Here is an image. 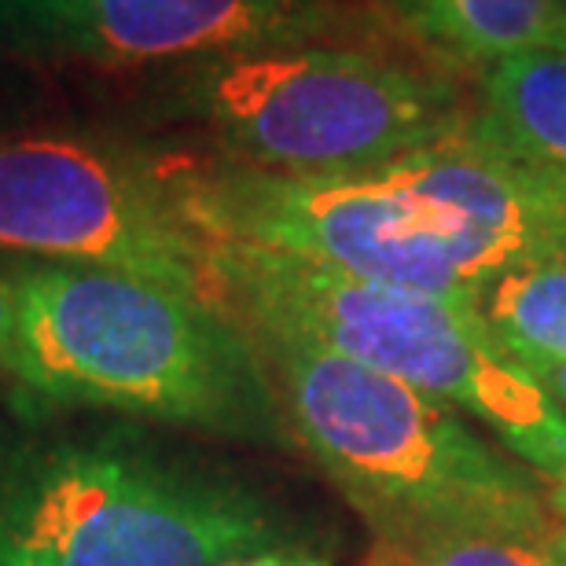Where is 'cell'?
I'll use <instances>...</instances> for the list:
<instances>
[{
	"label": "cell",
	"mask_w": 566,
	"mask_h": 566,
	"mask_svg": "<svg viewBox=\"0 0 566 566\" xmlns=\"http://www.w3.org/2000/svg\"><path fill=\"white\" fill-rule=\"evenodd\" d=\"M4 398L15 416L115 412L199 434L291 446L251 332L207 294L133 273L22 262Z\"/></svg>",
	"instance_id": "obj_1"
},
{
	"label": "cell",
	"mask_w": 566,
	"mask_h": 566,
	"mask_svg": "<svg viewBox=\"0 0 566 566\" xmlns=\"http://www.w3.org/2000/svg\"><path fill=\"white\" fill-rule=\"evenodd\" d=\"M247 482L126 423H0V566H224L287 548Z\"/></svg>",
	"instance_id": "obj_2"
},
{
	"label": "cell",
	"mask_w": 566,
	"mask_h": 566,
	"mask_svg": "<svg viewBox=\"0 0 566 566\" xmlns=\"http://www.w3.org/2000/svg\"><path fill=\"white\" fill-rule=\"evenodd\" d=\"M302 449L368 518L379 545L515 530L556 534L537 471L463 412L294 335L251 332Z\"/></svg>",
	"instance_id": "obj_3"
},
{
	"label": "cell",
	"mask_w": 566,
	"mask_h": 566,
	"mask_svg": "<svg viewBox=\"0 0 566 566\" xmlns=\"http://www.w3.org/2000/svg\"><path fill=\"white\" fill-rule=\"evenodd\" d=\"M210 298L247 332L294 335L479 420L537 474L563 471L566 409L485 335L468 298L360 280L251 243L207 240Z\"/></svg>",
	"instance_id": "obj_4"
},
{
	"label": "cell",
	"mask_w": 566,
	"mask_h": 566,
	"mask_svg": "<svg viewBox=\"0 0 566 566\" xmlns=\"http://www.w3.org/2000/svg\"><path fill=\"white\" fill-rule=\"evenodd\" d=\"M166 99L221 158L269 174H368L468 129L452 66L371 44H298L177 66Z\"/></svg>",
	"instance_id": "obj_5"
},
{
	"label": "cell",
	"mask_w": 566,
	"mask_h": 566,
	"mask_svg": "<svg viewBox=\"0 0 566 566\" xmlns=\"http://www.w3.org/2000/svg\"><path fill=\"white\" fill-rule=\"evenodd\" d=\"M185 218L218 243H251L338 273L468 298L490 280L474 251L387 166L368 174H269L243 163L163 169Z\"/></svg>",
	"instance_id": "obj_6"
},
{
	"label": "cell",
	"mask_w": 566,
	"mask_h": 566,
	"mask_svg": "<svg viewBox=\"0 0 566 566\" xmlns=\"http://www.w3.org/2000/svg\"><path fill=\"white\" fill-rule=\"evenodd\" d=\"M0 247L210 298L207 235L185 218L166 174L96 140L0 144Z\"/></svg>",
	"instance_id": "obj_7"
},
{
	"label": "cell",
	"mask_w": 566,
	"mask_h": 566,
	"mask_svg": "<svg viewBox=\"0 0 566 566\" xmlns=\"http://www.w3.org/2000/svg\"><path fill=\"white\" fill-rule=\"evenodd\" d=\"M0 41L41 60L107 71L191 66L298 44L427 52L365 0H0Z\"/></svg>",
	"instance_id": "obj_8"
},
{
	"label": "cell",
	"mask_w": 566,
	"mask_h": 566,
	"mask_svg": "<svg viewBox=\"0 0 566 566\" xmlns=\"http://www.w3.org/2000/svg\"><path fill=\"white\" fill-rule=\"evenodd\" d=\"M409 38L449 66L485 71L515 55L566 52V0H376Z\"/></svg>",
	"instance_id": "obj_9"
},
{
	"label": "cell",
	"mask_w": 566,
	"mask_h": 566,
	"mask_svg": "<svg viewBox=\"0 0 566 566\" xmlns=\"http://www.w3.org/2000/svg\"><path fill=\"white\" fill-rule=\"evenodd\" d=\"M474 126L566 202V52L541 49L493 66Z\"/></svg>",
	"instance_id": "obj_10"
},
{
	"label": "cell",
	"mask_w": 566,
	"mask_h": 566,
	"mask_svg": "<svg viewBox=\"0 0 566 566\" xmlns=\"http://www.w3.org/2000/svg\"><path fill=\"white\" fill-rule=\"evenodd\" d=\"M468 305L523 368L566 360V262L507 265L468 291Z\"/></svg>",
	"instance_id": "obj_11"
},
{
	"label": "cell",
	"mask_w": 566,
	"mask_h": 566,
	"mask_svg": "<svg viewBox=\"0 0 566 566\" xmlns=\"http://www.w3.org/2000/svg\"><path fill=\"white\" fill-rule=\"evenodd\" d=\"M552 534L515 530H463L412 545H382V566H556L548 552Z\"/></svg>",
	"instance_id": "obj_12"
},
{
	"label": "cell",
	"mask_w": 566,
	"mask_h": 566,
	"mask_svg": "<svg viewBox=\"0 0 566 566\" xmlns=\"http://www.w3.org/2000/svg\"><path fill=\"white\" fill-rule=\"evenodd\" d=\"M11 335H15V283H11V273H0V394H4V365H8Z\"/></svg>",
	"instance_id": "obj_13"
},
{
	"label": "cell",
	"mask_w": 566,
	"mask_h": 566,
	"mask_svg": "<svg viewBox=\"0 0 566 566\" xmlns=\"http://www.w3.org/2000/svg\"><path fill=\"white\" fill-rule=\"evenodd\" d=\"M224 566H332L324 563L321 556H310L302 548H273V552H258V556H247V559H235V563H224Z\"/></svg>",
	"instance_id": "obj_14"
},
{
	"label": "cell",
	"mask_w": 566,
	"mask_h": 566,
	"mask_svg": "<svg viewBox=\"0 0 566 566\" xmlns=\"http://www.w3.org/2000/svg\"><path fill=\"white\" fill-rule=\"evenodd\" d=\"M530 371H534V376L541 379V387H545L552 398L566 409V360H556V365H537Z\"/></svg>",
	"instance_id": "obj_15"
},
{
	"label": "cell",
	"mask_w": 566,
	"mask_h": 566,
	"mask_svg": "<svg viewBox=\"0 0 566 566\" xmlns=\"http://www.w3.org/2000/svg\"><path fill=\"white\" fill-rule=\"evenodd\" d=\"M545 501H548V512H556L559 518H566V463H563L559 474H552V479H548Z\"/></svg>",
	"instance_id": "obj_16"
},
{
	"label": "cell",
	"mask_w": 566,
	"mask_h": 566,
	"mask_svg": "<svg viewBox=\"0 0 566 566\" xmlns=\"http://www.w3.org/2000/svg\"><path fill=\"white\" fill-rule=\"evenodd\" d=\"M548 552H552V563L566 566V526H559L556 534L548 537Z\"/></svg>",
	"instance_id": "obj_17"
}]
</instances>
